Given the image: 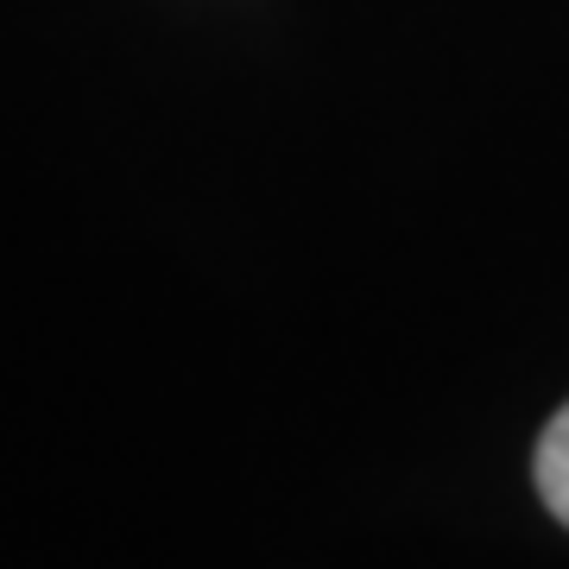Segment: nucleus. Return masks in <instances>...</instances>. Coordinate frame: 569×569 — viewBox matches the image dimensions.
Listing matches in <instances>:
<instances>
[{"mask_svg":"<svg viewBox=\"0 0 569 569\" xmlns=\"http://www.w3.org/2000/svg\"><path fill=\"white\" fill-rule=\"evenodd\" d=\"M531 481L545 493V507L569 526V406L557 411L538 437V456H531Z\"/></svg>","mask_w":569,"mask_h":569,"instance_id":"f257e3e1","label":"nucleus"}]
</instances>
